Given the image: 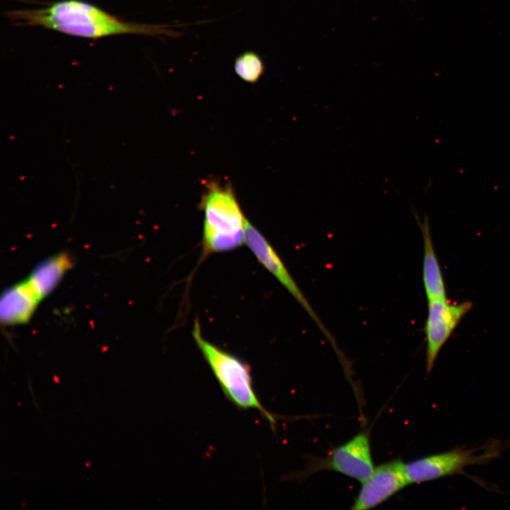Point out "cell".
I'll return each instance as SVG.
<instances>
[{
    "instance_id": "cell-1",
    "label": "cell",
    "mask_w": 510,
    "mask_h": 510,
    "mask_svg": "<svg viewBox=\"0 0 510 510\" xmlns=\"http://www.w3.org/2000/svg\"><path fill=\"white\" fill-rule=\"evenodd\" d=\"M7 16L16 26H38L87 38L123 34L177 38L182 35L171 28L175 26L125 21L81 0H61L40 8L11 11Z\"/></svg>"
},
{
    "instance_id": "cell-2",
    "label": "cell",
    "mask_w": 510,
    "mask_h": 510,
    "mask_svg": "<svg viewBox=\"0 0 510 510\" xmlns=\"http://www.w3.org/2000/svg\"><path fill=\"white\" fill-rule=\"evenodd\" d=\"M192 336L226 397L241 409H256L269 423L276 426V418L262 404L254 388L249 365L239 357L208 341L196 321Z\"/></svg>"
},
{
    "instance_id": "cell-3",
    "label": "cell",
    "mask_w": 510,
    "mask_h": 510,
    "mask_svg": "<svg viewBox=\"0 0 510 510\" xmlns=\"http://www.w3.org/2000/svg\"><path fill=\"white\" fill-rule=\"evenodd\" d=\"M203 257L232 251L245 244L247 219L231 187L216 184L209 186L203 199Z\"/></svg>"
},
{
    "instance_id": "cell-4",
    "label": "cell",
    "mask_w": 510,
    "mask_h": 510,
    "mask_svg": "<svg viewBox=\"0 0 510 510\" xmlns=\"http://www.w3.org/2000/svg\"><path fill=\"white\" fill-rule=\"evenodd\" d=\"M375 469L368 431H361L346 443L334 448L323 457H311L305 468L290 477L305 480L324 470H331L353 478L361 483Z\"/></svg>"
},
{
    "instance_id": "cell-5",
    "label": "cell",
    "mask_w": 510,
    "mask_h": 510,
    "mask_svg": "<svg viewBox=\"0 0 510 510\" xmlns=\"http://www.w3.org/2000/svg\"><path fill=\"white\" fill-rule=\"evenodd\" d=\"M481 449L456 448L450 450L421 457L404 463V471L409 484L437 480L455 474L464 473V469L475 465H485L497 458L500 447L495 443Z\"/></svg>"
},
{
    "instance_id": "cell-6",
    "label": "cell",
    "mask_w": 510,
    "mask_h": 510,
    "mask_svg": "<svg viewBox=\"0 0 510 510\" xmlns=\"http://www.w3.org/2000/svg\"><path fill=\"white\" fill-rule=\"evenodd\" d=\"M245 244L258 261L278 280L307 312L333 347L337 356L342 357L344 354L338 348L333 335L317 314L279 255L265 237L248 220L245 226Z\"/></svg>"
},
{
    "instance_id": "cell-7",
    "label": "cell",
    "mask_w": 510,
    "mask_h": 510,
    "mask_svg": "<svg viewBox=\"0 0 510 510\" xmlns=\"http://www.w3.org/2000/svg\"><path fill=\"white\" fill-rule=\"evenodd\" d=\"M472 307L471 301L459 303L447 298L428 300L424 325L427 373L432 370L441 348Z\"/></svg>"
},
{
    "instance_id": "cell-8",
    "label": "cell",
    "mask_w": 510,
    "mask_h": 510,
    "mask_svg": "<svg viewBox=\"0 0 510 510\" xmlns=\"http://www.w3.org/2000/svg\"><path fill=\"white\" fill-rule=\"evenodd\" d=\"M404 462L395 459L375 467L372 475L362 482L351 509L367 510L376 507L409 485Z\"/></svg>"
},
{
    "instance_id": "cell-9",
    "label": "cell",
    "mask_w": 510,
    "mask_h": 510,
    "mask_svg": "<svg viewBox=\"0 0 510 510\" xmlns=\"http://www.w3.org/2000/svg\"><path fill=\"white\" fill-rule=\"evenodd\" d=\"M40 300L27 280L8 288L0 298V320L11 326L28 322Z\"/></svg>"
},
{
    "instance_id": "cell-10",
    "label": "cell",
    "mask_w": 510,
    "mask_h": 510,
    "mask_svg": "<svg viewBox=\"0 0 510 510\" xmlns=\"http://www.w3.org/2000/svg\"><path fill=\"white\" fill-rule=\"evenodd\" d=\"M424 241L422 280L428 300L447 298L444 278L431 237L429 218L418 220Z\"/></svg>"
},
{
    "instance_id": "cell-11",
    "label": "cell",
    "mask_w": 510,
    "mask_h": 510,
    "mask_svg": "<svg viewBox=\"0 0 510 510\" xmlns=\"http://www.w3.org/2000/svg\"><path fill=\"white\" fill-rule=\"evenodd\" d=\"M72 265V259L67 253L57 254L36 266L27 280L41 300L57 287Z\"/></svg>"
},
{
    "instance_id": "cell-12",
    "label": "cell",
    "mask_w": 510,
    "mask_h": 510,
    "mask_svg": "<svg viewBox=\"0 0 510 510\" xmlns=\"http://www.w3.org/2000/svg\"><path fill=\"white\" fill-rule=\"evenodd\" d=\"M234 71L239 78L249 83H256L265 71L261 56L254 51H246L234 60Z\"/></svg>"
}]
</instances>
